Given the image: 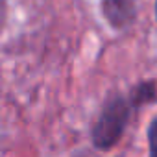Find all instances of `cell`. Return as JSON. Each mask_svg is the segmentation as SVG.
Masks as SVG:
<instances>
[{
	"label": "cell",
	"mask_w": 157,
	"mask_h": 157,
	"mask_svg": "<svg viewBox=\"0 0 157 157\" xmlns=\"http://www.w3.org/2000/svg\"><path fill=\"white\" fill-rule=\"evenodd\" d=\"M135 113L128 93L113 91L102 104L98 118L91 129V142L98 151H109L122 140L131 115Z\"/></svg>",
	"instance_id": "cell-1"
},
{
	"label": "cell",
	"mask_w": 157,
	"mask_h": 157,
	"mask_svg": "<svg viewBox=\"0 0 157 157\" xmlns=\"http://www.w3.org/2000/svg\"><path fill=\"white\" fill-rule=\"evenodd\" d=\"M155 21H157V0H155Z\"/></svg>",
	"instance_id": "cell-5"
},
{
	"label": "cell",
	"mask_w": 157,
	"mask_h": 157,
	"mask_svg": "<svg viewBox=\"0 0 157 157\" xmlns=\"http://www.w3.org/2000/svg\"><path fill=\"white\" fill-rule=\"evenodd\" d=\"M146 140H148V157H157V115L148 124Z\"/></svg>",
	"instance_id": "cell-4"
},
{
	"label": "cell",
	"mask_w": 157,
	"mask_h": 157,
	"mask_svg": "<svg viewBox=\"0 0 157 157\" xmlns=\"http://www.w3.org/2000/svg\"><path fill=\"white\" fill-rule=\"evenodd\" d=\"M100 13L115 32L131 28L139 17L135 0H100Z\"/></svg>",
	"instance_id": "cell-2"
},
{
	"label": "cell",
	"mask_w": 157,
	"mask_h": 157,
	"mask_svg": "<svg viewBox=\"0 0 157 157\" xmlns=\"http://www.w3.org/2000/svg\"><path fill=\"white\" fill-rule=\"evenodd\" d=\"M128 98L137 111H140L146 105H155L157 104V80H140L135 85L128 89Z\"/></svg>",
	"instance_id": "cell-3"
}]
</instances>
